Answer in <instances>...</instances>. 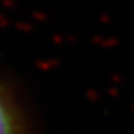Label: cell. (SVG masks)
Wrapping results in <instances>:
<instances>
[{"instance_id": "obj_1", "label": "cell", "mask_w": 134, "mask_h": 134, "mask_svg": "<svg viewBox=\"0 0 134 134\" xmlns=\"http://www.w3.org/2000/svg\"><path fill=\"white\" fill-rule=\"evenodd\" d=\"M0 134H19L14 110L2 91H0Z\"/></svg>"}]
</instances>
